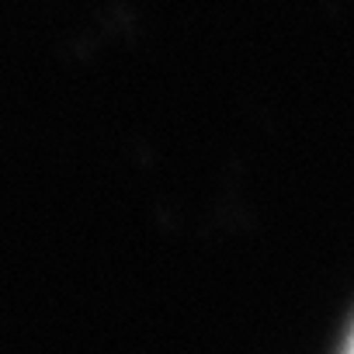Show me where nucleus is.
Returning a JSON list of instances; mask_svg holds the SVG:
<instances>
[{
	"label": "nucleus",
	"instance_id": "nucleus-1",
	"mask_svg": "<svg viewBox=\"0 0 354 354\" xmlns=\"http://www.w3.org/2000/svg\"><path fill=\"white\" fill-rule=\"evenodd\" d=\"M344 354H354V330H351V337H347V347H344Z\"/></svg>",
	"mask_w": 354,
	"mask_h": 354
}]
</instances>
